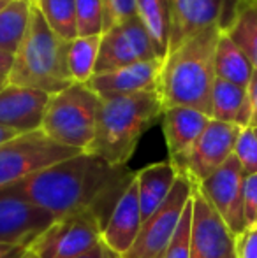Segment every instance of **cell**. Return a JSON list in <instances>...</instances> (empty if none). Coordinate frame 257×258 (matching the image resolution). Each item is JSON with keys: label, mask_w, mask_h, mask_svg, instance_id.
Returning a JSON list of instances; mask_svg holds the SVG:
<instances>
[{"label": "cell", "mask_w": 257, "mask_h": 258, "mask_svg": "<svg viewBox=\"0 0 257 258\" xmlns=\"http://www.w3.org/2000/svg\"><path fill=\"white\" fill-rule=\"evenodd\" d=\"M134 177L136 172L127 165H111L99 156L79 153L0 188V197L23 199L55 220L90 213L106 227Z\"/></svg>", "instance_id": "obj_1"}, {"label": "cell", "mask_w": 257, "mask_h": 258, "mask_svg": "<svg viewBox=\"0 0 257 258\" xmlns=\"http://www.w3.org/2000/svg\"><path fill=\"white\" fill-rule=\"evenodd\" d=\"M220 34V27H210L183 41L166 56L161 88L164 109L190 107L212 118V93L217 79L215 49Z\"/></svg>", "instance_id": "obj_2"}, {"label": "cell", "mask_w": 257, "mask_h": 258, "mask_svg": "<svg viewBox=\"0 0 257 258\" xmlns=\"http://www.w3.org/2000/svg\"><path fill=\"white\" fill-rule=\"evenodd\" d=\"M162 112L161 92L100 99L95 137L85 153L111 165H127L139 139L162 118Z\"/></svg>", "instance_id": "obj_3"}, {"label": "cell", "mask_w": 257, "mask_h": 258, "mask_svg": "<svg viewBox=\"0 0 257 258\" xmlns=\"http://www.w3.org/2000/svg\"><path fill=\"white\" fill-rule=\"evenodd\" d=\"M67 48L69 42L48 27L34 4L27 35L14 54L9 85L41 90L48 95L64 92L74 85L67 65Z\"/></svg>", "instance_id": "obj_4"}, {"label": "cell", "mask_w": 257, "mask_h": 258, "mask_svg": "<svg viewBox=\"0 0 257 258\" xmlns=\"http://www.w3.org/2000/svg\"><path fill=\"white\" fill-rule=\"evenodd\" d=\"M100 97L86 85L74 83L49 97L41 132L62 146L85 153L95 137Z\"/></svg>", "instance_id": "obj_5"}, {"label": "cell", "mask_w": 257, "mask_h": 258, "mask_svg": "<svg viewBox=\"0 0 257 258\" xmlns=\"http://www.w3.org/2000/svg\"><path fill=\"white\" fill-rule=\"evenodd\" d=\"M79 153L83 151L55 143L41 130L13 137L0 144V188Z\"/></svg>", "instance_id": "obj_6"}, {"label": "cell", "mask_w": 257, "mask_h": 258, "mask_svg": "<svg viewBox=\"0 0 257 258\" xmlns=\"http://www.w3.org/2000/svg\"><path fill=\"white\" fill-rule=\"evenodd\" d=\"M194 184L180 174L162 206L143 220L132 248L122 258H162L175 235L187 204L192 199Z\"/></svg>", "instance_id": "obj_7"}, {"label": "cell", "mask_w": 257, "mask_h": 258, "mask_svg": "<svg viewBox=\"0 0 257 258\" xmlns=\"http://www.w3.org/2000/svg\"><path fill=\"white\" fill-rule=\"evenodd\" d=\"M102 223L90 213L57 218L28 251L35 258H76L102 241Z\"/></svg>", "instance_id": "obj_8"}, {"label": "cell", "mask_w": 257, "mask_h": 258, "mask_svg": "<svg viewBox=\"0 0 257 258\" xmlns=\"http://www.w3.org/2000/svg\"><path fill=\"white\" fill-rule=\"evenodd\" d=\"M162 60L150 34L137 16L108 28L100 37L95 74L110 72L141 61Z\"/></svg>", "instance_id": "obj_9"}, {"label": "cell", "mask_w": 257, "mask_h": 258, "mask_svg": "<svg viewBox=\"0 0 257 258\" xmlns=\"http://www.w3.org/2000/svg\"><path fill=\"white\" fill-rule=\"evenodd\" d=\"M240 126L212 119L185 158L173 165L178 174L189 177L192 184H199L219 170L233 156Z\"/></svg>", "instance_id": "obj_10"}, {"label": "cell", "mask_w": 257, "mask_h": 258, "mask_svg": "<svg viewBox=\"0 0 257 258\" xmlns=\"http://www.w3.org/2000/svg\"><path fill=\"white\" fill-rule=\"evenodd\" d=\"M243 184L245 172L234 156L202 183L195 184L234 235H240L247 228L243 216Z\"/></svg>", "instance_id": "obj_11"}, {"label": "cell", "mask_w": 257, "mask_h": 258, "mask_svg": "<svg viewBox=\"0 0 257 258\" xmlns=\"http://www.w3.org/2000/svg\"><path fill=\"white\" fill-rule=\"evenodd\" d=\"M240 4L241 0H173V27L168 54L183 41L210 27L226 30Z\"/></svg>", "instance_id": "obj_12"}, {"label": "cell", "mask_w": 257, "mask_h": 258, "mask_svg": "<svg viewBox=\"0 0 257 258\" xmlns=\"http://www.w3.org/2000/svg\"><path fill=\"white\" fill-rule=\"evenodd\" d=\"M190 258H236V235L227 228L195 184L192 190Z\"/></svg>", "instance_id": "obj_13"}, {"label": "cell", "mask_w": 257, "mask_h": 258, "mask_svg": "<svg viewBox=\"0 0 257 258\" xmlns=\"http://www.w3.org/2000/svg\"><path fill=\"white\" fill-rule=\"evenodd\" d=\"M162 72H164V60H150L110 72L93 74L85 85L100 99L161 92Z\"/></svg>", "instance_id": "obj_14"}, {"label": "cell", "mask_w": 257, "mask_h": 258, "mask_svg": "<svg viewBox=\"0 0 257 258\" xmlns=\"http://www.w3.org/2000/svg\"><path fill=\"white\" fill-rule=\"evenodd\" d=\"M53 221L52 214L23 199L0 197V244L28 249Z\"/></svg>", "instance_id": "obj_15"}, {"label": "cell", "mask_w": 257, "mask_h": 258, "mask_svg": "<svg viewBox=\"0 0 257 258\" xmlns=\"http://www.w3.org/2000/svg\"><path fill=\"white\" fill-rule=\"evenodd\" d=\"M49 97L41 90L6 85L0 90V126L18 136L39 132Z\"/></svg>", "instance_id": "obj_16"}, {"label": "cell", "mask_w": 257, "mask_h": 258, "mask_svg": "<svg viewBox=\"0 0 257 258\" xmlns=\"http://www.w3.org/2000/svg\"><path fill=\"white\" fill-rule=\"evenodd\" d=\"M162 132L168 146L169 162L178 165L187 156L195 141L201 137L208 123L212 121L208 114L190 107H169L162 112Z\"/></svg>", "instance_id": "obj_17"}, {"label": "cell", "mask_w": 257, "mask_h": 258, "mask_svg": "<svg viewBox=\"0 0 257 258\" xmlns=\"http://www.w3.org/2000/svg\"><path fill=\"white\" fill-rule=\"evenodd\" d=\"M143 216L139 207V194H137L136 177L132 184L120 197L115 211L111 213L106 227L102 230V242L117 255L124 256L132 248L137 234H139Z\"/></svg>", "instance_id": "obj_18"}, {"label": "cell", "mask_w": 257, "mask_h": 258, "mask_svg": "<svg viewBox=\"0 0 257 258\" xmlns=\"http://www.w3.org/2000/svg\"><path fill=\"white\" fill-rule=\"evenodd\" d=\"M178 170L173 167L169 160L151 163L143 167L136 172V184L137 194H139V207L141 216L146 220L150 214H153L162 202L168 199L178 179Z\"/></svg>", "instance_id": "obj_19"}, {"label": "cell", "mask_w": 257, "mask_h": 258, "mask_svg": "<svg viewBox=\"0 0 257 258\" xmlns=\"http://www.w3.org/2000/svg\"><path fill=\"white\" fill-rule=\"evenodd\" d=\"M212 119L236 125L240 128L250 126L252 104L248 88L217 78L212 93Z\"/></svg>", "instance_id": "obj_20"}, {"label": "cell", "mask_w": 257, "mask_h": 258, "mask_svg": "<svg viewBox=\"0 0 257 258\" xmlns=\"http://www.w3.org/2000/svg\"><path fill=\"white\" fill-rule=\"evenodd\" d=\"M255 69L247 54L222 30L215 49V74L219 79L248 88Z\"/></svg>", "instance_id": "obj_21"}, {"label": "cell", "mask_w": 257, "mask_h": 258, "mask_svg": "<svg viewBox=\"0 0 257 258\" xmlns=\"http://www.w3.org/2000/svg\"><path fill=\"white\" fill-rule=\"evenodd\" d=\"M137 18L150 34L161 58L166 60L173 27V0H137Z\"/></svg>", "instance_id": "obj_22"}, {"label": "cell", "mask_w": 257, "mask_h": 258, "mask_svg": "<svg viewBox=\"0 0 257 258\" xmlns=\"http://www.w3.org/2000/svg\"><path fill=\"white\" fill-rule=\"evenodd\" d=\"M32 0H11L0 11V51L16 54L30 25Z\"/></svg>", "instance_id": "obj_23"}, {"label": "cell", "mask_w": 257, "mask_h": 258, "mask_svg": "<svg viewBox=\"0 0 257 258\" xmlns=\"http://www.w3.org/2000/svg\"><path fill=\"white\" fill-rule=\"evenodd\" d=\"M224 32L247 54L257 71V0H241L233 21Z\"/></svg>", "instance_id": "obj_24"}, {"label": "cell", "mask_w": 257, "mask_h": 258, "mask_svg": "<svg viewBox=\"0 0 257 258\" xmlns=\"http://www.w3.org/2000/svg\"><path fill=\"white\" fill-rule=\"evenodd\" d=\"M100 37L102 35L76 37L74 41L69 42L67 65L74 83L85 85L95 74V63H97V58H99V49H100Z\"/></svg>", "instance_id": "obj_25"}, {"label": "cell", "mask_w": 257, "mask_h": 258, "mask_svg": "<svg viewBox=\"0 0 257 258\" xmlns=\"http://www.w3.org/2000/svg\"><path fill=\"white\" fill-rule=\"evenodd\" d=\"M35 7L41 11L48 27L64 41L71 42L78 37L76 27V0H37Z\"/></svg>", "instance_id": "obj_26"}, {"label": "cell", "mask_w": 257, "mask_h": 258, "mask_svg": "<svg viewBox=\"0 0 257 258\" xmlns=\"http://www.w3.org/2000/svg\"><path fill=\"white\" fill-rule=\"evenodd\" d=\"M76 27H78V37L102 35V0H76Z\"/></svg>", "instance_id": "obj_27"}, {"label": "cell", "mask_w": 257, "mask_h": 258, "mask_svg": "<svg viewBox=\"0 0 257 258\" xmlns=\"http://www.w3.org/2000/svg\"><path fill=\"white\" fill-rule=\"evenodd\" d=\"M233 156L241 165L245 176L257 174V130L254 126H247V128L240 130Z\"/></svg>", "instance_id": "obj_28"}, {"label": "cell", "mask_w": 257, "mask_h": 258, "mask_svg": "<svg viewBox=\"0 0 257 258\" xmlns=\"http://www.w3.org/2000/svg\"><path fill=\"white\" fill-rule=\"evenodd\" d=\"M190 239H192V199L183 211L178 228L162 258H190Z\"/></svg>", "instance_id": "obj_29"}, {"label": "cell", "mask_w": 257, "mask_h": 258, "mask_svg": "<svg viewBox=\"0 0 257 258\" xmlns=\"http://www.w3.org/2000/svg\"><path fill=\"white\" fill-rule=\"evenodd\" d=\"M102 9L104 32H106L108 28L137 16V0H102Z\"/></svg>", "instance_id": "obj_30"}, {"label": "cell", "mask_w": 257, "mask_h": 258, "mask_svg": "<svg viewBox=\"0 0 257 258\" xmlns=\"http://www.w3.org/2000/svg\"><path fill=\"white\" fill-rule=\"evenodd\" d=\"M243 216H245L247 228L257 227V174H254V176H245Z\"/></svg>", "instance_id": "obj_31"}, {"label": "cell", "mask_w": 257, "mask_h": 258, "mask_svg": "<svg viewBox=\"0 0 257 258\" xmlns=\"http://www.w3.org/2000/svg\"><path fill=\"white\" fill-rule=\"evenodd\" d=\"M236 258H257V227L245 228L236 235Z\"/></svg>", "instance_id": "obj_32"}, {"label": "cell", "mask_w": 257, "mask_h": 258, "mask_svg": "<svg viewBox=\"0 0 257 258\" xmlns=\"http://www.w3.org/2000/svg\"><path fill=\"white\" fill-rule=\"evenodd\" d=\"M76 258H122V256L117 255L113 249H110L102 241H100V242H97L93 248H90L88 251H85L83 255H79Z\"/></svg>", "instance_id": "obj_33"}, {"label": "cell", "mask_w": 257, "mask_h": 258, "mask_svg": "<svg viewBox=\"0 0 257 258\" xmlns=\"http://www.w3.org/2000/svg\"><path fill=\"white\" fill-rule=\"evenodd\" d=\"M14 63V54L0 51V86L9 85L11 71H13Z\"/></svg>", "instance_id": "obj_34"}, {"label": "cell", "mask_w": 257, "mask_h": 258, "mask_svg": "<svg viewBox=\"0 0 257 258\" xmlns=\"http://www.w3.org/2000/svg\"><path fill=\"white\" fill-rule=\"evenodd\" d=\"M248 95H250V104H252V123L250 126L257 128V71L254 72L248 85Z\"/></svg>", "instance_id": "obj_35"}, {"label": "cell", "mask_w": 257, "mask_h": 258, "mask_svg": "<svg viewBox=\"0 0 257 258\" xmlns=\"http://www.w3.org/2000/svg\"><path fill=\"white\" fill-rule=\"evenodd\" d=\"M27 251H28L27 248H14V249H11L9 253H6L2 258H23L27 255Z\"/></svg>", "instance_id": "obj_36"}, {"label": "cell", "mask_w": 257, "mask_h": 258, "mask_svg": "<svg viewBox=\"0 0 257 258\" xmlns=\"http://www.w3.org/2000/svg\"><path fill=\"white\" fill-rule=\"evenodd\" d=\"M16 136L18 134L11 132V130L4 128V126H0V144L6 143V141H9V139H13V137H16Z\"/></svg>", "instance_id": "obj_37"}, {"label": "cell", "mask_w": 257, "mask_h": 258, "mask_svg": "<svg viewBox=\"0 0 257 258\" xmlns=\"http://www.w3.org/2000/svg\"><path fill=\"white\" fill-rule=\"evenodd\" d=\"M11 249H14L13 246H6V244H0V258H2L6 253H9Z\"/></svg>", "instance_id": "obj_38"}, {"label": "cell", "mask_w": 257, "mask_h": 258, "mask_svg": "<svg viewBox=\"0 0 257 258\" xmlns=\"http://www.w3.org/2000/svg\"><path fill=\"white\" fill-rule=\"evenodd\" d=\"M9 2H11V0H0V11H2L4 7H6V6H7V4H9Z\"/></svg>", "instance_id": "obj_39"}, {"label": "cell", "mask_w": 257, "mask_h": 258, "mask_svg": "<svg viewBox=\"0 0 257 258\" xmlns=\"http://www.w3.org/2000/svg\"><path fill=\"white\" fill-rule=\"evenodd\" d=\"M23 258H35V256H34V255H32V253H30V251H27V255H25Z\"/></svg>", "instance_id": "obj_40"}, {"label": "cell", "mask_w": 257, "mask_h": 258, "mask_svg": "<svg viewBox=\"0 0 257 258\" xmlns=\"http://www.w3.org/2000/svg\"><path fill=\"white\" fill-rule=\"evenodd\" d=\"M32 2H34V4H35V2H37V0H32Z\"/></svg>", "instance_id": "obj_41"}, {"label": "cell", "mask_w": 257, "mask_h": 258, "mask_svg": "<svg viewBox=\"0 0 257 258\" xmlns=\"http://www.w3.org/2000/svg\"><path fill=\"white\" fill-rule=\"evenodd\" d=\"M2 88H4V86H0V90H2Z\"/></svg>", "instance_id": "obj_42"}, {"label": "cell", "mask_w": 257, "mask_h": 258, "mask_svg": "<svg viewBox=\"0 0 257 258\" xmlns=\"http://www.w3.org/2000/svg\"><path fill=\"white\" fill-rule=\"evenodd\" d=\"M255 130H257V128H255Z\"/></svg>", "instance_id": "obj_43"}]
</instances>
